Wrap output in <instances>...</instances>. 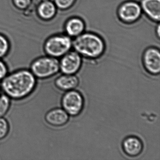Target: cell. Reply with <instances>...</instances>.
I'll list each match as a JSON object with an SVG mask.
<instances>
[{
	"label": "cell",
	"instance_id": "d6986e66",
	"mask_svg": "<svg viewBox=\"0 0 160 160\" xmlns=\"http://www.w3.org/2000/svg\"><path fill=\"white\" fill-rule=\"evenodd\" d=\"M9 69L5 62L0 59V82L8 75Z\"/></svg>",
	"mask_w": 160,
	"mask_h": 160
},
{
	"label": "cell",
	"instance_id": "7402d4cb",
	"mask_svg": "<svg viewBox=\"0 0 160 160\" xmlns=\"http://www.w3.org/2000/svg\"><path fill=\"white\" fill-rule=\"evenodd\" d=\"M2 93V91L1 90V88H0V95H1V94Z\"/></svg>",
	"mask_w": 160,
	"mask_h": 160
},
{
	"label": "cell",
	"instance_id": "9a60e30c",
	"mask_svg": "<svg viewBox=\"0 0 160 160\" xmlns=\"http://www.w3.org/2000/svg\"><path fill=\"white\" fill-rule=\"evenodd\" d=\"M12 99L4 93L0 95V118L5 117L10 110Z\"/></svg>",
	"mask_w": 160,
	"mask_h": 160
},
{
	"label": "cell",
	"instance_id": "5b68a950",
	"mask_svg": "<svg viewBox=\"0 0 160 160\" xmlns=\"http://www.w3.org/2000/svg\"><path fill=\"white\" fill-rule=\"evenodd\" d=\"M62 108L72 116L79 115L84 106V99L82 94L77 91H67L62 97L61 101Z\"/></svg>",
	"mask_w": 160,
	"mask_h": 160
},
{
	"label": "cell",
	"instance_id": "ac0fdd59",
	"mask_svg": "<svg viewBox=\"0 0 160 160\" xmlns=\"http://www.w3.org/2000/svg\"><path fill=\"white\" fill-rule=\"evenodd\" d=\"M76 1V0H54V3L60 10H66L71 8Z\"/></svg>",
	"mask_w": 160,
	"mask_h": 160
},
{
	"label": "cell",
	"instance_id": "2e32d148",
	"mask_svg": "<svg viewBox=\"0 0 160 160\" xmlns=\"http://www.w3.org/2000/svg\"><path fill=\"white\" fill-rule=\"evenodd\" d=\"M10 131L9 122L5 117L0 118V140L7 137Z\"/></svg>",
	"mask_w": 160,
	"mask_h": 160
},
{
	"label": "cell",
	"instance_id": "6da1fadb",
	"mask_svg": "<svg viewBox=\"0 0 160 160\" xmlns=\"http://www.w3.org/2000/svg\"><path fill=\"white\" fill-rule=\"evenodd\" d=\"M37 81L30 69H18L9 72L0 82V88L13 101H19L33 92Z\"/></svg>",
	"mask_w": 160,
	"mask_h": 160
},
{
	"label": "cell",
	"instance_id": "7c38bea8",
	"mask_svg": "<svg viewBox=\"0 0 160 160\" xmlns=\"http://www.w3.org/2000/svg\"><path fill=\"white\" fill-rule=\"evenodd\" d=\"M122 146L124 152L131 157H135L140 154L143 148L142 141L135 136L126 138L122 142Z\"/></svg>",
	"mask_w": 160,
	"mask_h": 160
},
{
	"label": "cell",
	"instance_id": "8992f818",
	"mask_svg": "<svg viewBox=\"0 0 160 160\" xmlns=\"http://www.w3.org/2000/svg\"><path fill=\"white\" fill-rule=\"evenodd\" d=\"M142 11L140 4L134 1H128L122 3L118 10V16L122 22L132 24L141 17Z\"/></svg>",
	"mask_w": 160,
	"mask_h": 160
},
{
	"label": "cell",
	"instance_id": "ba28073f",
	"mask_svg": "<svg viewBox=\"0 0 160 160\" xmlns=\"http://www.w3.org/2000/svg\"><path fill=\"white\" fill-rule=\"evenodd\" d=\"M143 65L146 71L153 75L160 72V52L158 48L150 47L146 49L142 58Z\"/></svg>",
	"mask_w": 160,
	"mask_h": 160
},
{
	"label": "cell",
	"instance_id": "ffe728a7",
	"mask_svg": "<svg viewBox=\"0 0 160 160\" xmlns=\"http://www.w3.org/2000/svg\"><path fill=\"white\" fill-rule=\"evenodd\" d=\"M15 5L20 9H25L29 6L31 0H13Z\"/></svg>",
	"mask_w": 160,
	"mask_h": 160
},
{
	"label": "cell",
	"instance_id": "603a6c76",
	"mask_svg": "<svg viewBox=\"0 0 160 160\" xmlns=\"http://www.w3.org/2000/svg\"><path fill=\"white\" fill-rule=\"evenodd\" d=\"M48 1V0H44V1Z\"/></svg>",
	"mask_w": 160,
	"mask_h": 160
},
{
	"label": "cell",
	"instance_id": "e0dca14e",
	"mask_svg": "<svg viewBox=\"0 0 160 160\" xmlns=\"http://www.w3.org/2000/svg\"><path fill=\"white\" fill-rule=\"evenodd\" d=\"M10 42L6 36L0 34V59H3L10 50Z\"/></svg>",
	"mask_w": 160,
	"mask_h": 160
},
{
	"label": "cell",
	"instance_id": "44dd1931",
	"mask_svg": "<svg viewBox=\"0 0 160 160\" xmlns=\"http://www.w3.org/2000/svg\"><path fill=\"white\" fill-rule=\"evenodd\" d=\"M156 35H157V37H158V38L159 39L160 37V23H158L157 27H156Z\"/></svg>",
	"mask_w": 160,
	"mask_h": 160
},
{
	"label": "cell",
	"instance_id": "277c9868",
	"mask_svg": "<svg viewBox=\"0 0 160 160\" xmlns=\"http://www.w3.org/2000/svg\"><path fill=\"white\" fill-rule=\"evenodd\" d=\"M72 40L66 34H59L49 37L44 44L45 52L53 58L62 57L71 50Z\"/></svg>",
	"mask_w": 160,
	"mask_h": 160
},
{
	"label": "cell",
	"instance_id": "52a82bcc",
	"mask_svg": "<svg viewBox=\"0 0 160 160\" xmlns=\"http://www.w3.org/2000/svg\"><path fill=\"white\" fill-rule=\"evenodd\" d=\"M81 64V56L75 50L70 51L59 62L60 70L65 74H74L79 71Z\"/></svg>",
	"mask_w": 160,
	"mask_h": 160
},
{
	"label": "cell",
	"instance_id": "9c48e42d",
	"mask_svg": "<svg viewBox=\"0 0 160 160\" xmlns=\"http://www.w3.org/2000/svg\"><path fill=\"white\" fill-rule=\"evenodd\" d=\"M44 119L48 125L60 127L65 125L68 122L69 116L63 108H56L48 110L45 115Z\"/></svg>",
	"mask_w": 160,
	"mask_h": 160
},
{
	"label": "cell",
	"instance_id": "3957f363",
	"mask_svg": "<svg viewBox=\"0 0 160 160\" xmlns=\"http://www.w3.org/2000/svg\"><path fill=\"white\" fill-rule=\"evenodd\" d=\"M29 69L37 79H47L59 72V61L57 58L42 56L32 62Z\"/></svg>",
	"mask_w": 160,
	"mask_h": 160
},
{
	"label": "cell",
	"instance_id": "30bf717a",
	"mask_svg": "<svg viewBox=\"0 0 160 160\" xmlns=\"http://www.w3.org/2000/svg\"><path fill=\"white\" fill-rule=\"evenodd\" d=\"M142 12L154 22H160V0H141Z\"/></svg>",
	"mask_w": 160,
	"mask_h": 160
},
{
	"label": "cell",
	"instance_id": "7a4b0ae2",
	"mask_svg": "<svg viewBox=\"0 0 160 160\" xmlns=\"http://www.w3.org/2000/svg\"><path fill=\"white\" fill-rule=\"evenodd\" d=\"M72 47L80 56L95 59L103 55L106 46L102 38L98 34L84 32L72 40Z\"/></svg>",
	"mask_w": 160,
	"mask_h": 160
},
{
	"label": "cell",
	"instance_id": "5bb4252c",
	"mask_svg": "<svg viewBox=\"0 0 160 160\" xmlns=\"http://www.w3.org/2000/svg\"><path fill=\"white\" fill-rule=\"evenodd\" d=\"M57 7L55 3L49 1H45L41 3L38 7V14L45 20L52 19L57 13Z\"/></svg>",
	"mask_w": 160,
	"mask_h": 160
},
{
	"label": "cell",
	"instance_id": "4fadbf2b",
	"mask_svg": "<svg viewBox=\"0 0 160 160\" xmlns=\"http://www.w3.org/2000/svg\"><path fill=\"white\" fill-rule=\"evenodd\" d=\"M79 84L77 77L74 74H64L56 78L55 85L58 89L64 91H68L76 88Z\"/></svg>",
	"mask_w": 160,
	"mask_h": 160
},
{
	"label": "cell",
	"instance_id": "8fae6325",
	"mask_svg": "<svg viewBox=\"0 0 160 160\" xmlns=\"http://www.w3.org/2000/svg\"><path fill=\"white\" fill-rule=\"evenodd\" d=\"M86 25L83 19L77 17L69 18L64 25L66 35L71 38H75L84 32Z\"/></svg>",
	"mask_w": 160,
	"mask_h": 160
}]
</instances>
